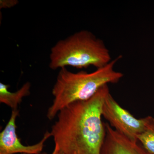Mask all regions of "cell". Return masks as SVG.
Segmentation results:
<instances>
[{
    "label": "cell",
    "instance_id": "obj_1",
    "mask_svg": "<svg viewBox=\"0 0 154 154\" xmlns=\"http://www.w3.org/2000/svg\"><path fill=\"white\" fill-rule=\"evenodd\" d=\"M109 92L106 85L91 99L73 102L60 111L51 131L54 147L64 154H100L106 133L102 105Z\"/></svg>",
    "mask_w": 154,
    "mask_h": 154
},
{
    "label": "cell",
    "instance_id": "obj_2",
    "mask_svg": "<svg viewBox=\"0 0 154 154\" xmlns=\"http://www.w3.org/2000/svg\"><path fill=\"white\" fill-rule=\"evenodd\" d=\"M122 57L119 56L105 66L92 72L74 73L66 67L60 69L52 90L54 99L48 110V119L52 120L60 110L73 102L91 99L103 86L118 83L123 74L116 71L114 66Z\"/></svg>",
    "mask_w": 154,
    "mask_h": 154
},
{
    "label": "cell",
    "instance_id": "obj_3",
    "mask_svg": "<svg viewBox=\"0 0 154 154\" xmlns=\"http://www.w3.org/2000/svg\"><path fill=\"white\" fill-rule=\"evenodd\" d=\"M112 61L110 51L102 39L91 31L82 30L53 46L49 67L52 70L71 66L77 69L90 66L101 68Z\"/></svg>",
    "mask_w": 154,
    "mask_h": 154
},
{
    "label": "cell",
    "instance_id": "obj_4",
    "mask_svg": "<svg viewBox=\"0 0 154 154\" xmlns=\"http://www.w3.org/2000/svg\"><path fill=\"white\" fill-rule=\"evenodd\" d=\"M102 116L116 131L134 142H138V136L144 130L147 121L146 117H134L116 102L110 92L103 102Z\"/></svg>",
    "mask_w": 154,
    "mask_h": 154
},
{
    "label": "cell",
    "instance_id": "obj_5",
    "mask_svg": "<svg viewBox=\"0 0 154 154\" xmlns=\"http://www.w3.org/2000/svg\"><path fill=\"white\" fill-rule=\"evenodd\" d=\"M19 114V110H12L9 121L0 133V154H41L45 142L52 137L51 133L46 131L42 139L38 143L32 145H24L17 133L16 119Z\"/></svg>",
    "mask_w": 154,
    "mask_h": 154
},
{
    "label": "cell",
    "instance_id": "obj_6",
    "mask_svg": "<svg viewBox=\"0 0 154 154\" xmlns=\"http://www.w3.org/2000/svg\"><path fill=\"white\" fill-rule=\"evenodd\" d=\"M105 136L100 154H151L137 142L130 140L106 123Z\"/></svg>",
    "mask_w": 154,
    "mask_h": 154
},
{
    "label": "cell",
    "instance_id": "obj_7",
    "mask_svg": "<svg viewBox=\"0 0 154 154\" xmlns=\"http://www.w3.org/2000/svg\"><path fill=\"white\" fill-rule=\"evenodd\" d=\"M9 87V85L0 83V102L8 105L12 110H17L23 98L30 95L31 84L27 82L15 92H10Z\"/></svg>",
    "mask_w": 154,
    "mask_h": 154
},
{
    "label": "cell",
    "instance_id": "obj_8",
    "mask_svg": "<svg viewBox=\"0 0 154 154\" xmlns=\"http://www.w3.org/2000/svg\"><path fill=\"white\" fill-rule=\"evenodd\" d=\"M146 117L145 128L138 136L137 140L147 151L151 154H154V118L151 116Z\"/></svg>",
    "mask_w": 154,
    "mask_h": 154
},
{
    "label": "cell",
    "instance_id": "obj_9",
    "mask_svg": "<svg viewBox=\"0 0 154 154\" xmlns=\"http://www.w3.org/2000/svg\"><path fill=\"white\" fill-rule=\"evenodd\" d=\"M18 3L17 0H1L0 8H10L16 6Z\"/></svg>",
    "mask_w": 154,
    "mask_h": 154
},
{
    "label": "cell",
    "instance_id": "obj_10",
    "mask_svg": "<svg viewBox=\"0 0 154 154\" xmlns=\"http://www.w3.org/2000/svg\"><path fill=\"white\" fill-rule=\"evenodd\" d=\"M51 154H64L63 152H62L59 149L57 148L54 147V149L53 152Z\"/></svg>",
    "mask_w": 154,
    "mask_h": 154
},
{
    "label": "cell",
    "instance_id": "obj_11",
    "mask_svg": "<svg viewBox=\"0 0 154 154\" xmlns=\"http://www.w3.org/2000/svg\"><path fill=\"white\" fill-rule=\"evenodd\" d=\"M41 154H47V153H46V152H43V153H41Z\"/></svg>",
    "mask_w": 154,
    "mask_h": 154
}]
</instances>
